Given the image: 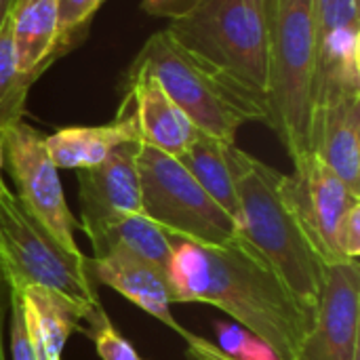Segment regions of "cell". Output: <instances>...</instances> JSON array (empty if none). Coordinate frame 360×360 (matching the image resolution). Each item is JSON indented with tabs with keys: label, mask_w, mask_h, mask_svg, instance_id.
<instances>
[{
	"label": "cell",
	"mask_w": 360,
	"mask_h": 360,
	"mask_svg": "<svg viewBox=\"0 0 360 360\" xmlns=\"http://www.w3.org/2000/svg\"><path fill=\"white\" fill-rule=\"evenodd\" d=\"M91 270L101 285H108L110 289H114L116 293L139 306L143 312H148L152 319L162 323L167 329L175 331L181 340L190 335V331L184 329L173 316L169 281L160 270L120 253L93 259Z\"/></svg>",
	"instance_id": "9a60e30c"
},
{
	"label": "cell",
	"mask_w": 360,
	"mask_h": 360,
	"mask_svg": "<svg viewBox=\"0 0 360 360\" xmlns=\"http://www.w3.org/2000/svg\"><path fill=\"white\" fill-rule=\"evenodd\" d=\"M8 21L19 70L32 80H38L61 57L57 51L59 0H11Z\"/></svg>",
	"instance_id": "ac0fdd59"
},
{
	"label": "cell",
	"mask_w": 360,
	"mask_h": 360,
	"mask_svg": "<svg viewBox=\"0 0 360 360\" xmlns=\"http://www.w3.org/2000/svg\"><path fill=\"white\" fill-rule=\"evenodd\" d=\"M93 245V259H101L112 253H120L133 259H139L165 276H169L173 240L171 234L154 224L143 213L127 215L114 224H108L99 230L86 234Z\"/></svg>",
	"instance_id": "d6986e66"
},
{
	"label": "cell",
	"mask_w": 360,
	"mask_h": 360,
	"mask_svg": "<svg viewBox=\"0 0 360 360\" xmlns=\"http://www.w3.org/2000/svg\"><path fill=\"white\" fill-rule=\"evenodd\" d=\"M105 2L108 0H59V55L74 49L86 36L89 23Z\"/></svg>",
	"instance_id": "603a6c76"
},
{
	"label": "cell",
	"mask_w": 360,
	"mask_h": 360,
	"mask_svg": "<svg viewBox=\"0 0 360 360\" xmlns=\"http://www.w3.org/2000/svg\"><path fill=\"white\" fill-rule=\"evenodd\" d=\"M4 165L17 188V200L32 213L68 251L80 253L74 243V215L68 209L59 169L53 165L44 135L25 120H17L0 133Z\"/></svg>",
	"instance_id": "ba28073f"
},
{
	"label": "cell",
	"mask_w": 360,
	"mask_h": 360,
	"mask_svg": "<svg viewBox=\"0 0 360 360\" xmlns=\"http://www.w3.org/2000/svg\"><path fill=\"white\" fill-rule=\"evenodd\" d=\"M219 350L234 360H278L255 335L243 327L217 325Z\"/></svg>",
	"instance_id": "cb8c5ba5"
},
{
	"label": "cell",
	"mask_w": 360,
	"mask_h": 360,
	"mask_svg": "<svg viewBox=\"0 0 360 360\" xmlns=\"http://www.w3.org/2000/svg\"><path fill=\"white\" fill-rule=\"evenodd\" d=\"M139 141L137 120L129 110H120L116 120L93 127H65L44 137L49 156L57 169H93L101 165L118 146Z\"/></svg>",
	"instance_id": "e0dca14e"
},
{
	"label": "cell",
	"mask_w": 360,
	"mask_h": 360,
	"mask_svg": "<svg viewBox=\"0 0 360 360\" xmlns=\"http://www.w3.org/2000/svg\"><path fill=\"white\" fill-rule=\"evenodd\" d=\"M124 89L127 99L120 110H129L135 116L139 141L173 158H181L198 129L171 101L148 70L131 65L124 78Z\"/></svg>",
	"instance_id": "5bb4252c"
},
{
	"label": "cell",
	"mask_w": 360,
	"mask_h": 360,
	"mask_svg": "<svg viewBox=\"0 0 360 360\" xmlns=\"http://www.w3.org/2000/svg\"><path fill=\"white\" fill-rule=\"evenodd\" d=\"M141 213L167 232L209 245H226L236 236L234 219L198 186L190 171L173 156L139 146Z\"/></svg>",
	"instance_id": "52a82bcc"
},
{
	"label": "cell",
	"mask_w": 360,
	"mask_h": 360,
	"mask_svg": "<svg viewBox=\"0 0 360 360\" xmlns=\"http://www.w3.org/2000/svg\"><path fill=\"white\" fill-rule=\"evenodd\" d=\"M186 342V356L188 360H234L230 359L228 354H224L219 350V346L211 344L209 340L196 335L190 331V335L184 340Z\"/></svg>",
	"instance_id": "4316f807"
},
{
	"label": "cell",
	"mask_w": 360,
	"mask_h": 360,
	"mask_svg": "<svg viewBox=\"0 0 360 360\" xmlns=\"http://www.w3.org/2000/svg\"><path fill=\"white\" fill-rule=\"evenodd\" d=\"M165 32L268 112V0H196Z\"/></svg>",
	"instance_id": "3957f363"
},
{
	"label": "cell",
	"mask_w": 360,
	"mask_h": 360,
	"mask_svg": "<svg viewBox=\"0 0 360 360\" xmlns=\"http://www.w3.org/2000/svg\"><path fill=\"white\" fill-rule=\"evenodd\" d=\"M8 6H11V0H0V25H2V21H4V17L8 13Z\"/></svg>",
	"instance_id": "4dcf8cb0"
},
{
	"label": "cell",
	"mask_w": 360,
	"mask_h": 360,
	"mask_svg": "<svg viewBox=\"0 0 360 360\" xmlns=\"http://www.w3.org/2000/svg\"><path fill=\"white\" fill-rule=\"evenodd\" d=\"M6 310H8V287L0 291V360H6Z\"/></svg>",
	"instance_id": "f1b7e54d"
},
{
	"label": "cell",
	"mask_w": 360,
	"mask_h": 360,
	"mask_svg": "<svg viewBox=\"0 0 360 360\" xmlns=\"http://www.w3.org/2000/svg\"><path fill=\"white\" fill-rule=\"evenodd\" d=\"M139 146L141 141H127L101 165L78 171L80 228L84 234L141 213Z\"/></svg>",
	"instance_id": "7c38bea8"
},
{
	"label": "cell",
	"mask_w": 360,
	"mask_h": 360,
	"mask_svg": "<svg viewBox=\"0 0 360 360\" xmlns=\"http://www.w3.org/2000/svg\"><path fill=\"white\" fill-rule=\"evenodd\" d=\"M8 283H6V272H4V266H2V259H0V291L6 289Z\"/></svg>",
	"instance_id": "1f68e13d"
},
{
	"label": "cell",
	"mask_w": 360,
	"mask_h": 360,
	"mask_svg": "<svg viewBox=\"0 0 360 360\" xmlns=\"http://www.w3.org/2000/svg\"><path fill=\"white\" fill-rule=\"evenodd\" d=\"M232 146L234 143L196 131L186 154L177 160L190 171V175L198 181V186L234 219V224H238L240 205H238V194H236V184L230 162Z\"/></svg>",
	"instance_id": "ffe728a7"
},
{
	"label": "cell",
	"mask_w": 360,
	"mask_h": 360,
	"mask_svg": "<svg viewBox=\"0 0 360 360\" xmlns=\"http://www.w3.org/2000/svg\"><path fill=\"white\" fill-rule=\"evenodd\" d=\"M230 162L240 205L236 224L240 236L268 259L302 302L316 308L327 264L283 196L285 173L236 148V143L230 148Z\"/></svg>",
	"instance_id": "7a4b0ae2"
},
{
	"label": "cell",
	"mask_w": 360,
	"mask_h": 360,
	"mask_svg": "<svg viewBox=\"0 0 360 360\" xmlns=\"http://www.w3.org/2000/svg\"><path fill=\"white\" fill-rule=\"evenodd\" d=\"M171 240L173 257L167 276L171 304L215 306L278 360L297 354L314 325L316 308L302 302L240 232L219 247L175 234Z\"/></svg>",
	"instance_id": "6da1fadb"
},
{
	"label": "cell",
	"mask_w": 360,
	"mask_h": 360,
	"mask_svg": "<svg viewBox=\"0 0 360 360\" xmlns=\"http://www.w3.org/2000/svg\"><path fill=\"white\" fill-rule=\"evenodd\" d=\"M17 293L23 304L36 359L61 360L70 335L82 331L80 323H84V316L93 306H82L59 291L44 287H27Z\"/></svg>",
	"instance_id": "2e32d148"
},
{
	"label": "cell",
	"mask_w": 360,
	"mask_h": 360,
	"mask_svg": "<svg viewBox=\"0 0 360 360\" xmlns=\"http://www.w3.org/2000/svg\"><path fill=\"white\" fill-rule=\"evenodd\" d=\"M268 127L293 165L312 154L314 17L312 0H268Z\"/></svg>",
	"instance_id": "277c9868"
},
{
	"label": "cell",
	"mask_w": 360,
	"mask_h": 360,
	"mask_svg": "<svg viewBox=\"0 0 360 360\" xmlns=\"http://www.w3.org/2000/svg\"><path fill=\"white\" fill-rule=\"evenodd\" d=\"M36 80L21 74L11 32L8 13L0 25V133L17 120H23L27 91Z\"/></svg>",
	"instance_id": "44dd1931"
},
{
	"label": "cell",
	"mask_w": 360,
	"mask_h": 360,
	"mask_svg": "<svg viewBox=\"0 0 360 360\" xmlns=\"http://www.w3.org/2000/svg\"><path fill=\"white\" fill-rule=\"evenodd\" d=\"M314 101L327 91L360 93L359 0H312Z\"/></svg>",
	"instance_id": "8fae6325"
},
{
	"label": "cell",
	"mask_w": 360,
	"mask_h": 360,
	"mask_svg": "<svg viewBox=\"0 0 360 360\" xmlns=\"http://www.w3.org/2000/svg\"><path fill=\"white\" fill-rule=\"evenodd\" d=\"M2 167H4V156H2V141H0V194H4L8 190L4 179H2Z\"/></svg>",
	"instance_id": "f546056e"
},
{
	"label": "cell",
	"mask_w": 360,
	"mask_h": 360,
	"mask_svg": "<svg viewBox=\"0 0 360 360\" xmlns=\"http://www.w3.org/2000/svg\"><path fill=\"white\" fill-rule=\"evenodd\" d=\"M84 323L89 325L84 333L93 340L95 350L101 360H143L131 346V342L118 333V329L112 325V321L103 312L101 304L93 306L86 312Z\"/></svg>",
	"instance_id": "7402d4cb"
},
{
	"label": "cell",
	"mask_w": 360,
	"mask_h": 360,
	"mask_svg": "<svg viewBox=\"0 0 360 360\" xmlns=\"http://www.w3.org/2000/svg\"><path fill=\"white\" fill-rule=\"evenodd\" d=\"M0 259L15 291L44 287L82 306L99 304L82 251H68L11 190L0 194Z\"/></svg>",
	"instance_id": "8992f818"
},
{
	"label": "cell",
	"mask_w": 360,
	"mask_h": 360,
	"mask_svg": "<svg viewBox=\"0 0 360 360\" xmlns=\"http://www.w3.org/2000/svg\"><path fill=\"white\" fill-rule=\"evenodd\" d=\"M338 251L344 262H359L360 255V205L344 219L338 234Z\"/></svg>",
	"instance_id": "484cf974"
},
{
	"label": "cell",
	"mask_w": 360,
	"mask_h": 360,
	"mask_svg": "<svg viewBox=\"0 0 360 360\" xmlns=\"http://www.w3.org/2000/svg\"><path fill=\"white\" fill-rule=\"evenodd\" d=\"M359 329V262L331 264L325 272L314 325L291 360H360Z\"/></svg>",
	"instance_id": "30bf717a"
},
{
	"label": "cell",
	"mask_w": 360,
	"mask_h": 360,
	"mask_svg": "<svg viewBox=\"0 0 360 360\" xmlns=\"http://www.w3.org/2000/svg\"><path fill=\"white\" fill-rule=\"evenodd\" d=\"M312 154L360 196V93L327 91L314 101Z\"/></svg>",
	"instance_id": "4fadbf2b"
},
{
	"label": "cell",
	"mask_w": 360,
	"mask_h": 360,
	"mask_svg": "<svg viewBox=\"0 0 360 360\" xmlns=\"http://www.w3.org/2000/svg\"><path fill=\"white\" fill-rule=\"evenodd\" d=\"M196 0H141V8L160 19H175L184 15Z\"/></svg>",
	"instance_id": "83f0119b"
},
{
	"label": "cell",
	"mask_w": 360,
	"mask_h": 360,
	"mask_svg": "<svg viewBox=\"0 0 360 360\" xmlns=\"http://www.w3.org/2000/svg\"><path fill=\"white\" fill-rule=\"evenodd\" d=\"M283 196L323 262L327 266L344 262L338 251V234L348 213L360 205L359 194L319 156L308 154L293 165V175L283 177Z\"/></svg>",
	"instance_id": "9c48e42d"
},
{
	"label": "cell",
	"mask_w": 360,
	"mask_h": 360,
	"mask_svg": "<svg viewBox=\"0 0 360 360\" xmlns=\"http://www.w3.org/2000/svg\"><path fill=\"white\" fill-rule=\"evenodd\" d=\"M6 333H8V352L11 360H38L34 344L27 333V323L23 314L21 297L15 289L8 287V310H6Z\"/></svg>",
	"instance_id": "d4e9b609"
},
{
	"label": "cell",
	"mask_w": 360,
	"mask_h": 360,
	"mask_svg": "<svg viewBox=\"0 0 360 360\" xmlns=\"http://www.w3.org/2000/svg\"><path fill=\"white\" fill-rule=\"evenodd\" d=\"M131 65L148 70L188 120L207 135L236 143L243 124L264 122L268 127L264 105L186 53L165 30L143 42Z\"/></svg>",
	"instance_id": "5b68a950"
}]
</instances>
